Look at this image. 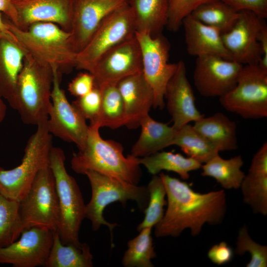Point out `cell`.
Returning a JSON list of instances; mask_svg holds the SVG:
<instances>
[{"mask_svg":"<svg viewBox=\"0 0 267 267\" xmlns=\"http://www.w3.org/2000/svg\"><path fill=\"white\" fill-rule=\"evenodd\" d=\"M159 176L166 188L167 208L162 219L154 226L157 237H177L187 228L195 236L206 223L217 225L222 222L227 207L223 190L201 193L185 181L164 173Z\"/></svg>","mask_w":267,"mask_h":267,"instance_id":"cell-1","label":"cell"},{"mask_svg":"<svg viewBox=\"0 0 267 267\" xmlns=\"http://www.w3.org/2000/svg\"><path fill=\"white\" fill-rule=\"evenodd\" d=\"M99 129L96 125H89L85 146L72 158V170L82 175L93 171L137 184L141 177L139 158L131 154L125 156L122 145L115 141L103 139Z\"/></svg>","mask_w":267,"mask_h":267,"instance_id":"cell-2","label":"cell"},{"mask_svg":"<svg viewBox=\"0 0 267 267\" xmlns=\"http://www.w3.org/2000/svg\"><path fill=\"white\" fill-rule=\"evenodd\" d=\"M20 46L38 61L61 69L75 66L77 54L71 44V33L56 24L38 22L21 30L3 17Z\"/></svg>","mask_w":267,"mask_h":267,"instance_id":"cell-3","label":"cell"},{"mask_svg":"<svg viewBox=\"0 0 267 267\" xmlns=\"http://www.w3.org/2000/svg\"><path fill=\"white\" fill-rule=\"evenodd\" d=\"M52 82L51 66L26 53L16 87V110L23 123L38 125L48 119Z\"/></svg>","mask_w":267,"mask_h":267,"instance_id":"cell-4","label":"cell"},{"mask_svg":"<svg viewBox=\"0 0 267 267\" xmlns=\"http://www.w3.org/2000/svg\"><path fill=\"white\" fill-rule=\"evenodd\" d=\"M63 150L52 146L48 165L55 180L58 201L59 218L57 231L63 244H81L79 231L86 218V205L75 179L65 168Z\"/></svg>","mask_w":267,"mask_h":267,"instance_id":"cell-5","label":"cell"},{"mask_svg":"<svg viewBox=\"0 0 267 267\" xmlns=\"http://www.w3.org/2000/svg\"><path fill=\"white\" fill-rule=\"evenodd\" d=\"M47 120L39 124L29 137L21 163L10 170L0 167V194L8 199L20 201L26 195L39 172L48 165L52 148V134L47 129Z\"/></svg>","mask_w":267,"mask_h":267,"instance_id":"cell-6","label":"cell"},{"mask_svg":"<svg viewBox=\"0 0 267 267\" xmlns=\"http://www.w3.org/2000/svg\"><path fill=\"white\" fill-rule=\"evenodd\" d=\"M85 175L91 188V199L86 205V218L91 222L93 231L104 225L112 235L113 229L118 224L106 221L103 214L105 208L112 203L119 202L125 206L128 200H132L142 211L147 207L149 201L147 186H138L93 171H88Z\"/></svg>","mask_w":267,"mask_h":267,"instance_id":"cell-7","label":"cell"},{"mask_svg":"<svg viewBox=\"0 0 267 267\" xmlns=\"http://www.w3.org/2000/svg\"><path fill=\"white\" fill-rule=\"evenodd\" d=\"M226 110L246 119L267 117V70L259 64L243 65L234 88L219 97Z\"/></svg>","mask_w":267,"mask_h":267,"instance_id":"cell-8","label":"cell"},{"mask_svg":"<svg viewBox=\"0 0 267 267\" xmlns=\"http://www.w3.org/2000/svg\"><path fill=\"white\" fill-rule=\"evenodd\" d=\"M135 34L134 16L128 1L103 20L85 47L77 53L75 67L89 72L103 54Z\"/></svg>","mask_w":267,"mask_h":267,"instance_id":"cell-9","label":"cell"},{"mask_svg":"<svg viewBox=\"0 0 267 267\" xmlns=\"http://www.w3.org/2000/svg\"><path fill=\"white\" fill-rule=\"evenodd\" d=\"M19 202L25 229L36 226L57 230L58 201L54 178L49 165L39 172L28 192Z\"/></svg>","mask_w":267,"mask_h":267,"instance_id":"cell-10","label":"cell"},{"mask_svg":"<svg viewBox=\"0 0 267 267\" xmlns=\"http://www.w3.org/2000/svg\"><path fill=\"white\" fill-rule=\"evenodd\" d=\"M142 56V73L154 95L153 107L162 109L167 85L176 72L178 63L168 62L170 44L162 34L152 37L135 32Z\"/></svg>","mask_w":267,"mask_h":267,"instance_id":"cell-11","label":"cell"},{"mask_svg":"<svg viewBox=\"0 0 267 267\" xmlns=\"http://www.w3.org/2000/svg\"><path fill=\"white\" fill-rule=\"evenodd\" d=\"M53 82L51 93V104L47 122V129L51 134L65 141L75 143L78 149L85 146L89 126L86 120L70 103L60 86L59 71L51 65Z\"/></svg>","mask_w":267,"mask_h":267,"instance_id":"cell-12","label":"cell"},{"mask_svg":"<svg viewBox=\"0 0 267 267\" xmlns=\"http://www.w3.org/2000/svg\"><path fill=\"white\" fill-rule=\"evenodd\" d=\"M142 72L140 48L135 35L103 54L89 72L99 89L117 85L122 79Z\"/></svg>","mask_w":267,"mask_h":267,"instance_id":"cell-13","label":"cell"},{"mask_svg":"<svg viewBox=\"0 0 267 267\" xmlns=\"http://www.w3.org/2000/svg\"><path fill=\"white\" fill-rule=\"evenodd\" d=\"M243 65L220 56L197 57L193 72L194 85L205 97H221L235 86Z\"/></svg>","mask_w":267,"mask_h":267,"instance_id":"cell-14","label":"cell"},{"mask_svg":"<svg viewBox=\"0 0 267 267\" xmlns=\"http://www.w3.org/2000/svg\"><path fill=\"white\" fill-rule=\"evenodd\" d=\"M265 21L252 12L239 11L238 18L229 31L222 34L225 47L232 60L243 65L258 64L262 51L259 31Z\"/></svg>","mask_w":267,"mask_h":267,"instance_id":"cell-15","label":"cell"},{"mask_svg":"<svg viewBox=\"0 0 267 267\" xmlns=\"http://www.w3.org/2000/svg\"><path fill=\"white\" fill-rule=\"evenodd\" d=\"M53 231L33 226L9 245L0 247V264L14 267L44 266L52 243Z\"/></svg>","mask_w":267,"mask_h":267,"instance_id":"cell-16","label":"cell"},{"mask_svg":"<svg viewBox=\"0 0 267 267\" xmlns=\"http://www.w3.org/2000/svg\"><path fill=\"white\" fill-rule=\"evenodd\" d=\"M129 0H74L71 44L78 53L88 44L103 20Z\"/></svg>","mask_w":267,"mask_h":267,"instance_id":"cell-17","label":"cell"},{"mask_svg":"<svg viewBox=\"0 0 267 267\" xmlns=\"http://www.w3.org/2000/svg\"><path fill=\"white\" fill-rule=\"evenodd\" d=\"M164 98L173 121L172 127L176 131L204 116L196 108L194 93L182 60L178 62L177 70L167 85Z\"/></svg>","mask_w":267,"mask_h":267,"instance_id":"cell-18","label":"cell"},{"mask_svg":"<svg viewBox=\"0 0 267 267\" xmlns=\"http://www.w3.org/2000/svg\"><path fill=\"white\" fill-rule=\"evenodd\" d=\"M73 1L12 0L17 16L15 26L25 30L35 23L50 22L70 32Z\"/></svg>","mask_w":267,"mask_h":267,"instance_id":"cell-19","label":"cell"},{"mask_svg":"<svg viewBox=\"0 0 267 267\" xmlns=\"http://www.w3.org/2000/svg\"><path fill=\"white\" fill-rule=\"evenodd\" d=\"M117 86L124 104L127 119L126 126L135 129L153 106V91L142 72L122 79Z\"/></svg>","mask_w":267,"mask_h":267,"instance_id":"cell-20","label":"cell"},{"mask_svg":"<svg viewBox=\"0 0 267 267\" xmlns=\"http://www.w3.org/2000/svg\"><path fill=\"white\" fill-rule=\"evenodd\" d=\"M182 25L187 51L189 55L196 57L216 55L232 60L219 30L200 22L190 14L183 19Z\"/></svg>","mask_w":267,"mask_h":267,"instance_id":"cell-21","label":"cell"},{"mask_svg":"<svg viewBox=\"0 0 267 267\" xmlns=\"http://www.w3.org/2000/svg\"><path fill=\"white\" fill-rule=\"evenodd\" d=\"M240 188L243 202L254 214L267 215V143L254 155Z\"/></svg>","mask_w":267,"mask_h":267,"instance_id":"cell-22","label":"cell"},{"mask_svg":"<svg viewBox=\"0 0 267 267\" xmlns=\"http://www.w3.org/2000/svg\"><path fill=\"white\" fill-rule=\"evenodd\" d=\"M26 53L18 44L0 38V97L16 110L17 80Z\"/></svg>","mask_w":267,"mask_h":267,"instance_id":"cell-23","label":"cell"},{"mask_svg":"<svg viewBox=\"0 0 267 267\" xmlns=\"http://www.w3.org/2000/svg\"><path fill=\"white\" fill-rule=\"evenodd\" d=\"M139 137L132 148L131 154L142 158L172 145L176 130L167 124L158 122L148 114L140 123Z\"/></svg>","mask_w":267,"mask_h":267,"instance_id":"cell-24","label":"cell"},{"mask_svg":"<svg viewBox=\"0 0 267 267\" xmlns=\"http://www.w3.org/2000/svg\"><path fill=\"white\" fill-rule=\"evenodd\" d=\"M193 127L219 152L238 148L236 123L222 113L204 116L194 122Z\"/></svg>","mask_w":267,"mask_h":267,"instance_id":"cell-25","label":"cell"},{"mask_svg":"<svg viewBox=\"0 0 267 267\" xmlns=\"http://www.w3.org/2000/svg\"><path fill=\"white\" fill-rule=\"evenodd\" d=\"M135 32L152 37L162 34L168 19V0H129Z\"/></svg>","mask_w":267,"mask_h":267,"instance_id":"cell-26","label":"cell"},{"mask_svg":"<svg viewBox=\"0 0 267 267\" xmlns=\"http://www.w3.org/2000/svg\"><path fill=\"white\" fill-rule=\"evenodd\" d=\"M93 257L86 243L79 245L63 244L57 230L53 231V240L45 267H92Z\"/></svg>","mask_w":267,"mask_h":267,"instance_id":"cell-27","label":"cell"},{"mask_svg":"<svg viewBox=\"0 0 267 267\" xmlns=\"http://www.w3.org/2000/svg\"><path fill=\"white\" fill-rule=\"evenodd\" d=\"M138 162L153 175H157L163 170L172 171L184 180L189 178V172L198 170L202 166L201 163L193 158L167 151L157 152L139 158Z\"/></svg>","mask_w":267,"mask_h":267,"instance_id":"cell-28","label":"cell"},{"mask_svg":"<svg viewBox=\"0 0 267 267\" xmlns=\"http://www.w3.org/2000/svg\"><path fill=\"white\" fill-rule=\"evenodd\" d=\"M243 163L241 155L224 159L218 154L202 165L201 175L213 178L225 189H238L245 176L241 170Z\"/></svg>","mask_w":267,"mask_h":267,"instance_id":"cell-29","label":"cell"},{"mask_svg":"<svg viewBox=\"0 0 267 267\" xmlns=\"http://www.w3.org/2000/svg\"><path fill=\"white\" fill-rule=\"evenodd\" d=\"M101 100L98 116L92 124L114 130L127 123L123 98L117 85H109L99 89Z\"/></svg>","mask_w":267,"mask_h":267,"instance_id":"cell-30","label":"cell"},{"mask_svg":"<svg viewBox=\"0 0 267 267\" xmlns=\"http://www.w3.org/2000/svg\"><path fill=\"white\" fill-rule=\"evenodd\" d=\"M179 146L189 157L205 163L219 153L218 149L189 124L176 131L172 145Z\"/></svg>","mask_w":267,"mask_h":267,"instance_id":"cell-31","label":"cell"},{"mask_svg":"<svg viewBox=\"0 0 267 267\" xmlns=\"http://www.w3.org/2000/svg\"><path fill=\"white\" fill-rule=\"evenodd\" d=\"M190 15L200 22L219 30L223 34L229 31L236 23L239 11L221 0L203 3Z\"/></svg>","mask_w":267,"mask_h":267,"instance_id":"cell-32","label":"cell"},{"mask_svg":"<svg viewBox=\"0 0 267 267\" xmlns=\"http://www.w3.org/2000/svg\"><path fill=\"white\" fill-rule=\"evenodd\" d=\"M151 227L142 229L134 238L128 242L122 264L125 267H153L151 260L156 258Z\"/></svg>","mask_w":267,"mask_h":267,"instance_id":"cell-33","label":"cell"},{"mask_svg":"<svg viewBox=\"0 0 267 267\" xmlns=\"http://www.w3.org/2000/svg\"><path fill=\"white\" fill-rule=\"evenodd\" d=\"M25 229L19 212V202L0 194V247L16 241Z\"/></svg>","mask_w":267,"mask_h":267,"instance_id":"cell-34","label":"cell"},{"mask_svg":"<svg viewBox=\"0 0 267 267\" xmlns=\"http://www.w3.org/2000/svg\"><path fill=\"white\" fill-rule=\"evenodd\" d=\"M147 188L149 201L143 211L144 219L137 227L139 232L143 228L155 226L162 219L165 213L164 207L167 204L166 188L159 175H153Z\"/></svg>","mask_w":267,"mask_h":267,"instance_id":"cell-35","label":"cell"},{"mask_svg":"<svg viewBox=\"0 0 267 267\" xmlns=\"http://www.w3.org/2000/svg\"><path fill=\"white\" fill-rule=\"evenodd\" d=\"M247 252L251 256L247 267H267V246L254 241L248 233L247 226L244 225L238 230L234 253L241 256Z\"/></svg>","mask_w":267,"mask_h":267,"instance_id":"cell-36","label":"cell"},{"mask_svg":"<svg viewBox=\"0 0 267 267\" xmlns=\"http://www.w3.org/2000/svg\"><path fill=\"white\" fill-rule=\"evenodd\" d=\"M215 0H168V29L178 31L183 19L200 5Z\"/></svg>","mask_w":267,"mask_h":267,"instance_id":"cell-37","label":"cell"},{"mask_svg":"<svg viewBox=\"0 0 267 267\" xmlns=\"http://www.w3.org/2000/svg\"><path fill=\"white\" fill-rule=\"evenodd\" d=\"M101 100L100 89L94 87L89 92L77 97L72 104L86 120L90 121V124H92L98 116Z\"/></svg>","mask_w":267,"mask_h":267,"instance_id":"cell-38","label":"cell"},{"mask_svg":"<svg viewBox=\"0 0 267 267\" xmlns=\"http://www.w3.org/2000/svg\"><path fill=\"white\" fill-rule=\"evenodd\" d=\"M237 11L247 10L265 19L267 17V0H221Z\"/></svg>","mask_w":267,"mask_h":267,"instance_id":"cell-39","label":"cell"},{"mask_svg":"<svg viewBox=\"0 0 267 267\" xmlns=\"http://www.w3.org/2000/svg\"><path fill=\"white\" fill-rule=\"evenodd\" d=\"M94 87V77L88 72L79 74L69 84L68 90L72 95L79 97L89 92Z\"/></svg>","mask_w":267,"mask_h":267,"instance_id":"cell-40","label":"cell"},{"mask_svg":"<svg viewBox=\"0 0 267 267\" xmlns=\"http://www.w3.org/2000/svg\"><path fill=\"white\" fill-rule=\"evenodd\" d=\"M234 251L224 241L212 246L208 252V257L214 264L221 266L229 263L233 257Z\"/></svg>","mask_w":267,"mask_h":267,"instance_id":"cell-41","label":"cell"},{"mask_svg":"<svg viewBox=\"0 0 267 267\" xmlns=\"http://www.w3.org/2000/svg\"><path fill=\"white\" fill-rule=\"evenodd\" d=\"M258 41L262 51V58L258 64L267 70V26L265 22L259 31Z\"/></svg>","mask_w":267,"mask_h":267,"instance_id":"cell-42","label":"cell"},{"mask_svg":"<svg viewBox=\"0 0 267 267\" xmlns=\"http://www.w3.org/2000/svg\"><path fill=\"white\" fill-rule=\"evenodd\" d=\"M0 12L3 13L14 25L16 24L17 16L12 0H0Z\"/></svg>","mask_w":267,"mask_h":267,"instance_id":"cell-43","label":"cell"},{"mask_svg":"<svg viewBox=\"0 0 267 267\" xmlns=\"http://www.w3.org/2000/svg\"><path fill=\"white\" fill-rule=\"evenodd\" d=\"M0 38L6 39L13 42L19 45L18 42L14 35L9 29L7 24L5 22L3 17L0 12Z\"/></svg>","mask_w":267,"mask_h":267,"instance_id":"cell-44","label":"cell"},{"mask_svg":"<svg viewBox=\"0 0 267 267\" xmlns=\"http://www.w3.org/2000/svg\"><path fill=\"white\" fill-rule=\"evenodd\" d=\"M6 113V106L0 97V123L4 120Z\"/></svg>","mask_w":267,"mask_h":267,"instance_id":"cell-45","label":"cell"}]
</instances>
